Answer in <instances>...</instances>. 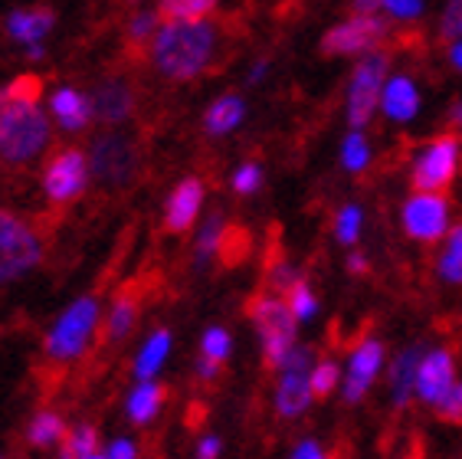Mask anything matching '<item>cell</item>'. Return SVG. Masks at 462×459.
<instances>
[{"label":"cell","mask_w":462,"mask_h":459,"mask_svg":"<svg viewBox=\"0 0 462 459\" xmlns=\"http://www.w3.org/2000/svg\"><path fill=\"white\" fill-rule=\"evenodd\" d=\"M92 108H96V118H102V122H108V125L125 122L134 108L132 86H128L125 80L98 82L96 96H92Z\"/></svg>","instance_id":"15"},{"label":"cell","mask_w":462,"mask_h":459,"mask_svg":"<svg viewBox=\"0 0 462 459\" xmlns=\"http://www.w3.org/2000/svg\"><path fill=\"white\" fill-rule=\"evenodd\" d=\"M27 56H30V60H40V56H43V46H40V43H30L27 46Z\"/></svg>","instance_id":"46"},{"label":"cell","mask_w":462,"mask_h":459,"mask_svg":"<svg viewBox=\"0 0 462 459\" xmlns=\"http://www.w3.org/2000/svg\"><path fill=\"white\" fill-rule=\"evenodd\" d=\"M53 115L60 118V125L66 128V132H82L86 125H89V118L96 115V108H92V102L82 92H76V89H60V92H53Z\"/></svg>","instance_id":"17"},{"label":"cell","mask_w":462,"mask_h":459,"mask_svg":"<svg viewBox=\"0 0 462 459\" xmlns=\"http://www.w3.org/2000/svg\"><path fill=\"white\" fill-rule=\"evenodd\" d=\"M96 453V430L79 426L69 433V440L62 443V459H89Z\"/></svg>","instance_id":"28"},{"label":"cell","mask_w":462,"mask_h":459,"mask_svg":"<svg viewBox=\"0 0 462 459\" xmlns=\"http://www.w3.org/2000/svg\"><path fill=\"white\" fill-rule=\"evenodd\" d=\"M249 318L256 332L263 335V354H266L269 368H282L285 354L295 348V312L289 309V302L276 299V295H253L249 299Z\"/></svg>","instance_id":"3"},{"label":"cell","mask_w":462,"mask_h":459,"mask_svg":"<svg viewBox=\"0 0 462 459\" xmlns=\"http://www.w3.org/2000/svg\"><path fill=\"white\" fill-rule=\"evenodd\" d=\"M439 273L449 283H462V227H456L449 233V247H446L443 259H439Z\"/></svg>","instance_id":"27"},{"label":"cell","mask_w":462,"mask_h":459,"mask_svg":"<svg viewBox=\"0 0 462 459\" xmlns=\"http://www.w3.org/2000/svg\"><path fill=\"white\" fill-rule=\"evenodd\" d=\"M89 459H108V456H96V453H92V456Z\"/></svg>","instance_id":"48"},{"label":"cell","mask_w":462,"mask_h":459,"mask_svg":"<svg viewBox=\"0 0 462 459\" xmlns=\"http://www.w3.org/2000/svg\"><path fill=\"white\" fill-rule=\"evenodd\" d=\"M335 230H338L341 243L351 247V243L357 239V230H361V211H357V207H345V211L338 213V227Z\"/></svg>","instance_id":"37"},{"label":"cell","mask_w":462,"mask_h":459,"mask_svg":"<svg viewBox=\"0 0 462 459\" xmlns=\"http://www.w3.org/2000/svg\"><path fill=\"white\" fill-rule=\"evenodd\" d=\"M62 436V420L56 414H40L30 424V443L33 446H50Z\"/></svg>","instance_id":"29"},{"label":"cell","mask_w":462,"mask_h":459,"mask_svg":"<svg viewBox=\"0 0 462 459\" xmlns=\"http://www.w3.org/2000/svg\"><path fill=\"white\" fill-rule=\"evenodd\" d=\"M43 257L40 237L30 223L14 217L10 211H0V283H14L27 276Z\"/></svg>","instance_id":"4"},{"label":"cell","mask_w":462,"mask_h":459,"mask_svg":"<svg viewBox=\"0 0 462 459\" xmlns=\"http://www.w3.org/2000/svg\"><path fill=\"white\" fill-rule=\"evenodd\" d=\"M249 253V233L243 227H223L220 247H217V257L223 259V266H236L243 263V257Z\"/></svg>","instance_id":"24"},{"label":"cell","mask_w":462,"mask_h":459,"mask_svg":"<svg viewBox=\"0 0 462 459\" xmlns=\"http://www.w3.org/2000/svg\"><path fill=\"white\" fill-rule=\"evenodd\" d=\"M383 108H387V115H391V118H397V122H407V118H413V115L420 112V96H417V89H413V82H410V80L387 82V92H383Z\"/></svg>","instance_id":"18"},{"label":"cell","mask_w":462,"mask_h":459,"mask_svg":"<svg viewBox=\"0 0 462 459\" xmlns=\"http://www.w3.org/2000/svg\"><path fill=\"white\" fill-rule=\"evenodd\" d=\"M210 53H214V27H207L200 20L168 23L154 36V66L168 80H194L210 62Z\"/></svg>","instance_id":"1"},{"label":"cell","mask_w":462,"mask_h":459,"mask_svg":"<svg viewBox=\"0 0 462 459\" xmlns=\"http://www.w3.org/2000/svg\"><path fill=\"white\" fill-rule=\"evenodd\" d=\"M309 384H311V398L325 400L331 390L338 388V364H335V361H321L319 368L311 371Z\"/></svg>","instance_id":"30"},{"label":"cell","mask_w":462,"mask_h":459,"mask_svg":"<svg viewBox=\"0 0 462 459\" xmlns=\"http://www.w3.org/2000/svg\"><path fill=\"white\" fill-rule=\"evenodd\" d=\"M220 237H223V220H220V213H214V217L207 220L200 239H197V257H200V259L214 257L217 247H220Z\"/></svg>","instance_id":"35"},{"label":"cell","mask_w":462,"mask_h":459,"mask_svg":"<svg viewBox=\"0 0 462 459\" xmlns=\"http://www.w3.org/2000/svg\"><path fill=\"white\" fill-rule=\"evenodd\" d=\"M161 404H164V388L144 380L142 388H134V394L128 398V414H132L134 424H148L161 410Z\"/></svg>","instance_id":"21"},{"label":"cell","mask_w":462,"mask_h":459,"mask_svg":"<svg viewBox=\"0 0 462 459\" xmlns=\"http://www.w3.org/2000/svg\"><path fill=\"white\" fill-rule=\"evenodd\" d=\"M4 89H7V96L14 102H33V106H40V98H43V80L33 76V72H23L17 80H10Z\"/></svg>","instance_id":"26"},{"label":"cell","mask_w":462,"mask_h":459,"mask_svg":"<svg viewBox=\"0 0 462 459\" xmlns=\"http://www.w3.org/2000/svg\"><path fill=\"white\" fill-rule=\"evenodd\" d=\"M292 459H331V456H325V453L319 450V443H311V440H305L299 450H295V456Z\"/></svg>","instance_id":"41"},{"label":"cell","mask_w":462,"mask_h":459,"mask_svg":"<svg viewBox=\"0 0 462 459\" xmlns=\"http://www.w3.org/2000/svg\"><path fill=\"white\" fill-rule=\"evenodd\" d=\"M285 295H289V309L295 312V318H299V322L311 318V315H315V309H319V299L311 295V289L302 283V279H299V283H295L292 289L285 292Z\"/></svg>","instance_id":"31"},{"label":"cell","mask_w":462,"mask_h":459,"mask_svg":"<svg viewBox=\"0 0 462 459\" xmlns=\"http://www.w3.org/2000/svg\"><path fill=\"white\" fill-rule=\"evenodd\" d=\"M230 354V335L223 328H210L204 335V358H214V361H223Z\"/></svg>","instance_id":"36"},{"label":"cell","mask_w":462,"mask_h":459,"mask_svg":"<svg viewBox=\"0 0 462 459\" xmlns=\"http://www.w3.org/2000/svg\"><path fill=\"white\" fill-rule=\"evenodd\" d=\"M453 388V354L439 348V351H430L423 361H420L417 374V394L427 404H436L446 390Z\"/></svg>","instance_id":"14"},{"label":"cell","mask_w":462,"mask_h":459,"mask_svg":"<svg viewBox=\"0 0 462 459\" xmlns=\"http://www.w3.org/2000/svg\"><path fill=\"white\" fill-rule=\"evenodd\" d=\"M56 17L50 7H36V10H14L7 17V33L17 40V43L30 46V43H40L50 30H53Z\"/></svg>","instance_id":"16"},{"label":"cell","mask_w":462,"mask_h":459,"mask_svg":"<svg viewBox=\"0 0 462 459\" xmlns=\"http://www.w3.org/2000/svg\"><path fill=\"white\" fill-rule=\"evenodd\" d=\"M355 4H357V10H361V14H371L374 7H381L383 0H355Z\"/></svg>","instance_id":"45"},{"label":"cell","mask_w":462,"mask_h":459,"mask_svg":"<svg viewBox=\"0 0 462 459\" xmlns=\"http://www.w3.org/2000/svg\"><path fill=\"white\" fill-rule=\"evenodd\" d=\"M50 138V122L33 102H14L7 89H0V161L20 164L43 151Z\"/></svg>","instance_id":"2"},{"label":"cell","mask_w":462,"mask_h":459,"mask_svg":"<svg viewBox=\"0 0 462 459\" xmlns=\"http://www.w3.org/2000/svg\"><path fill=\"white\" fill-rule=\"evenodd\" d=\"M89 171H92L89 158H86L79 148L60 151V155L50 161V168H46V174H43V187H46V194H50V201L66 203V201H72V197H79Z\"/></svg>","instance_id":"10"},{"label":"cell","mask_w":462,"mask_h":459,"mask_svg":"<svg viewBox=\"0 0 462 459\" xmlns=\"http://www.w3.org/2000/svg\"><path fill=\"white\" fill-rule=\"evenodd\" d=\"M108 459H134V446L128 440L112 443V450H108Z\"/></svg>","instance_id":"42"},{"label":"cell","mask_w":462,"mask_h":459,"mask_svg":"<svg viewBox=\"0 0 462 459\" xmlns=\"http://www.w3.org/2000/svg\"><path fill=\"white\" fill-rule=\"evenodd\" d=\"M98 318V302L92 295L72 302L69 309L62 312V318L53 325L50 338H46V351L53 358H76V354L86 348L92 328H96Z\"/></svg>","instance_id":"5"},{"label":"cell","mask_w":462,"mask_h":459,"mask_svg":"<svg viewBox=\"0 0 462 459\" xmlns=\"http://www.w3.org/2000/svg\"><path fill=\"white\" fill-rule=\"evenodd\" d=\"M420 361H423V351H420V348H407V351L397 358V364H393L391 388H393V400H397V404H407L410 390L417 388Z\"/></svg>","instance_id":"19"},{"label":"cell","mask_w":462,"mask_h":459,"mask_svg":"<svg viewBox=\"0 0 462 459\" xmlns=\"http://www.w3.org/2000/svg\"><path fill=\"white\" fill-rule=\"evenodd\" d=\"M383 7L391 10V14H397V17H417L423 0H383Z\"/></svg>","instance_id":"40"},{"label":"cell","mask_w":462,"mask_h":459,"mask_svg":"<svg viewBox=\"0 0 462 459\" xmlns=\"http://www.w3.org/2000/svg\"><path fill=\"white\" fill-rule=\"evenodd\" d=\"M217 453H220V440L207 436V440L200 443V450H197V459H217Z\"/></svg>","instance_id":"43"},{"label":"cell","mask_w":462,"mask_h":459,"mask_svg":"<svg viewBox=\"0 0 462 459\" xmlns=\"http://www.w3.org/2000/svg\"><path fill=\"white\" fill-rule=\"evenodd\" d=\"M217 7V0H161V17L168 23H180V20H204L210 10Z\"/></svg>","instance_id":"22"},{"label":"cell","mask_w":462,"mask_h":459,"mask_svg":"<svg viewBox=\"0 0 462 459\" xmlns=\"http://www.w3.org/2000/svg\"><path fill=\"white\" fill-rule=\"evenodd\" d=\"M341 158H345V168L347 171H361L371 158V151H367V142L361 135H347L345 138V151H341Z\"/></svg>","instance_id":"33"},{"label":"cell","mask_w":462,"mask_h":459,"mask_svg":"<svg viewBox=\"0 0 462 459\" xmlns=\"http://www.w3.org/2000/svg\"><path fill=\"white\" fill-rule=\"evenodd\" d=\"M200 203H204V184L197 177H187L174 187V194L168 197V211H164V227L171 233H184V230L194 227L197 213H200Z\"/></svg>","instance_id":"13"},{"label":"cell","mask_w":462,"mask_h":459,"mask_svg":"<svg viewBox=\"0 0 462 459\" xmlns=\"http://www.w3.org/2000/svg\"><path fill=\"white\" fill-rule=\"evenodd\" d=\"M443 40H459L462 36V0H449V7L443 14V27H439Z\"/></svg>","instance_id":"38"},{"label":"cell","mask_w":462,"mask_h":459,"mask_svg":"<svg viewBox=\"0 0 462 459\" xmlns=\"http://www.w3.org/2000/svg\"><path fill=\"white\" fill-rule=\"evenodd\" d=\"M383 361V344L381 342H365L357 344V351L351 354V368H347V380H345V400L347 404H357L365 398L371 380L377 378Z\"/></svg>","instance_id":"12"},{"label":"cell","mask_w":462,"mask_h":459,"mask_svg":"<svg viewBox=\"0 0 462 459\" xmlns=\"http://www.w3.org/2000/svg\"><path fill=\"white\" fill-rule=\"evenodd\" d=\"M387 66H391V60L383 53H374L357 62L355 80H351V96H347V118H351L355 128L367 125V118H371L374 106H377L381 82H383V76H387Z\"/></svg>","instance_id":"9"},{"label":"cell","mask_w":462,"mask_h":459,"mask_svg":"<svg viewBox=\"0 0 462 459\" xmlns=\"http://www.w3.org/2000/svg\"><path fill=\"white\" fill-rule=\"evenodd\" d=\"M446 201L439 194H417L403 207V227L413 239L423 243H436L446 233Z\"/></svg>","instance_id":"11"},{"label":"cell","mask_w":462,"mask_h":459,"mask_svg":"<svg viewBox=\"0 0 462 459\" xmlns=\"http://www.w3.org/2000/svg\"><path fill=\"white\" fill-rule=\"evenodd\" d=\"M383 33H387V23L381 17H371V14H361V17H351L338 27H331L328 33L321 36V53L325 56H347V53H365L374 43H381Z\"/></svg>","instance_id":"8"},{"label":"cell","mask_w":462,"mask_h":459,"mask_svg":"<svg viewBox=\"0 0 462 459\" xmlns=\"http://www.w3.org/2000/svg\"><path fill=\"white\" fill-rule=\"evenodd\" d=\"M168 348H171V335H168V332H158L152 342L144 344V351L138 354V364H134L138 378H142V380L154 378V371L161 368V361L168 358Z\"/></svg>","instance_id":"23"},{"label":"cell","mask_w":462,"mask_h":459,"mask_svg":"<svg viewBox=\"0 0 462 459\" xmlns=\"http://www.w3.org/2000/svg\"><path fill=\"white\" fill-rule=\"evenodd\" d=\"M259 184H263L259 164H243V168L236 171V177H233V187H236L240 194H253V191H259Z\"/></svg>","instance_id":"39"},{"label":"cell","mask_w":462,"mask_h":459,"mask_svg":"<svg viewBox=\"0 0 462 459\" xmlns=\"http://www.w3.org/2000/svg\"><path fill=\"white\" fill-rule=\"evenodd\" d=\"M89 168L98 181H106L112 187H122L128 184L138 171V151L134 145L125 138V135H102L96 145H92V155H89Z\"/></svg>","instance_id":"6"},{"label":"cell","mask_w":462,"mask_h":459,"mask_svg":"<svg viewBox=\"0 0 462 459\" xmlns=\"http://www.w3.org/2000/svg\"><path fill=\"white\" fill-rule=\"evenodd\" d=\"M347 269H351L355 276H365L367 269H371V266H367L365 253H351V257H347Z\"/></svg>","instance_id":"44"},{"label":"cell","mask_w":462,"mask_h":459,"mask_svg":"<svg viewBox=\"0 0 462 459\" xmlns=\"http://www.w3.org/2000/svg\"><path fill=\"white\" fill-rule=\"evenodd\" d=\"M453 62H456V66H459V70H462V40L453 46Z\"/></svg>","instance_id":"47"},{"label":"cell","mask_w":462,"mask_h":459,"mask_svg":"<svg viewBox=\"0 0 462 459\" xmlns=\"http://www.w3.org/2000/svg\"><path fill=\"white\" fill-rule=\"evenodd\" d=\"M456 164H459V145H456L453 135H439L423 158L417 161L413 168V187L420 194H436V191H446L453 184L456 177Z\"/></svg>","instance_id":"7"},{"label":"cell","mask_w":462,"mask_h":459,"mask_svg":"<svg viewBox=\"0 0 462 459\" xmlns=\"http://www.w3.org/2000/svg\"><path fill=\"white\" fill-rule=\"evenodd\" d=\"M134 315H138V302H134V295H128V292H122L116 299V309H112V315H108V338H125L128 332H132L134 325Z\"/></svg>","instance_id":"25"},{"label":"cell","mask_w":462,"mask_h":459,"mask_svg":"<svg viewBox=\"0 0 462 459\" xmlns=\"http://www.w3.org/2000/svg\"><path fill=\"white\" fill-rule=\"evenodd\" d=\"M436 414L443 417L446 424H462V384H453L436 400Z\"/></svg>","instance_id":"34"},{"label":"cell","mask_w":462,"mask_h":459,"mask_svg":"<svg viewBox=\"0 0 462 459\" xmlns=\"http://www.w3.org/2000/svg\"><path fill=\"white\" fill-rule=\"evenodd\" d=\"M240 122H243V98L240 96L217 98L214 106H210V112H207V118H204L207 132L210 135H226V132H233Z\"/></svg>","instance_id":"20"},{"label":"cell","mask_w":462,"mask_h":459,"mask_svg":"<svg viewBox=\"0 0 462 459\" xmlns=\"http://www.w3.org/2000/svg\"><path fill=\"white\" fill-rule=\"evenodd\" d=\"M158 17H161V14H152V10L134 14L132 23H128V40H132L134 46L148 43V40L154 36V27H158Z\"/></svg>","instance_id":"32"}]
</instances>
